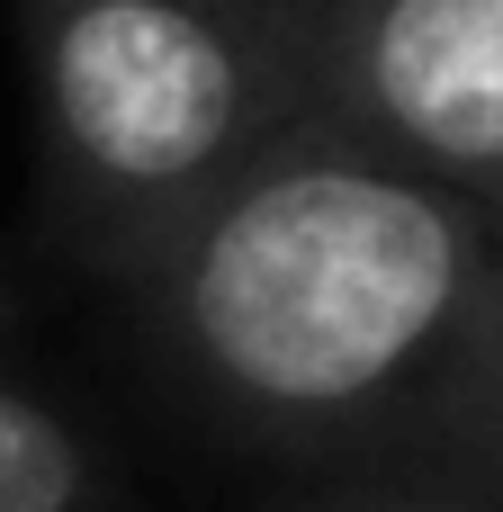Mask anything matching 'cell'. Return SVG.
<instances>
[{
	"instance_id": "6da1fadb",
	"label": "cell",
	"mask_w": 503,
	"mask_h": 512,
	"mask_svg": "<svg viewBox=\"0 0 503 512\" xmlns=\"http://www.w3.org/2000/svg\"><path fill=\"white\" fill-rule=\"evenodd\" d=\"M162 387L324 486H503V207L288 135L135 288Z\"/></svg>"
},
{
	"instance_id": "5b68a950",
	"label": "cell",
	"mask_w": 503,
	"mask_h": 512,
	"mask_svg": "<svg viewBox=\"0 0 503 512\" xmlns=\"http://www.w3.org/2000/svg\"><path fill=\"white\" fill-rule=\"evenodd\" d=\"M288 512H503V486H324Z\"/></svg>"
},
{
	"instance_id": "277c9868",
	"label": "cell",
	"mask_w": 503,
	"mask_h": 512,
	"mask_svg": "<svg viewBox=\"0 0 503 512\" xmlns=\"http://www.w3.org/2000/svg\"><path fill=\"white\" fill-rule=\"evenodd\" d=\"M0 512H117L99 441L18 378H0Z\"/></svg>"
},
{
	"instance_id": "7a4b0ae2",
	"label": "cell",
	"mask_w": 503,
	"mask_h": 512,
	"mask_svg": "<svg viewBox=\"0 0 503 512\" xmlns=\"http://www.w3.org/2000/svg\"><path fill=\"white\" fill-rule=\"evenodd\" d=\"M18 45L45 225L117 288L315 126L297 0H18Z\"/></svg>"
},
{
	"instance_id": "3957f363",
	"label": "cell",
	"mask_w": 503,
	"mask_h": 512,
	"mask_svg": "<svg viewBox=\"0 0 503 512\" xmlns=\"http://www.w3.org/2000/svg\"><path fill=\"white\" fill-rule=\"evenodd\" d=\"M315 126L503 207V0H297Z\"/></svg>"
}]
</instances>
